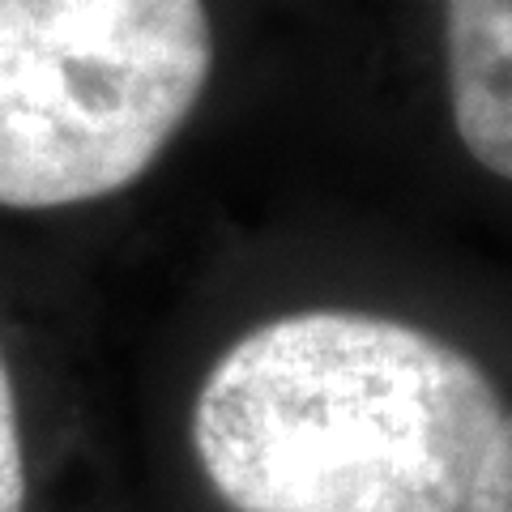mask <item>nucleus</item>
<instances>
[{"label": "nucleus", "instance_id": "1", "mask_svg": "<svg viewBox=\"0 0 512 512\" xmlns=\"http://www.w3.org/2000/svg\"><path fill=\"white\" fill-rule=\"evenodd\" d=\"M500 393L406 320L312 308L244 333L192 410V448L231 512H461Z\"/></svg>", "mask_w": 512, "mask_h": 512}, {"label": "nucleus", "instance_id": "2", "mask_svg": "<svg viewBox=\"0 0 512 512\" xmlns=\"http://www.w3.org/2000/svg\"><path fill=\"white\" fill-rule=\"evenodd\" d=\"M214 69L205 0H0V205L141 180Z\"/></svg>", "mask_w": 512, "mask_h": 512}, {"label": "nucleus", "instance_id": "3", "mask_svg": "<svg viewBox=\"0 0 512 512\" xmlns=\"http://www.w3.org/2000/svg\"><path fill=\"white\" fill-rule=\"evenodd\" d=\"M448 99L461 146L512 184V0H448Z\"/></svg>", "mask_w": 512, "mask_h": 512}, {"label": "nucleus", "instance_id": "4", "mask_svg": "<svg viewBox=\"0 0 512 512\" xmlns=\"http://www.w3.org/2000/svg\"><path fill=\"white\" fill-rule=\"evenodd\" d=\"M461 512H512V414L495 427Z\"/></svg>", "mask_w": 512, "mask_h": 512}, {"label": "nucleus", "instance_id": "5", "mask_svg": "<svg viewBox=\"0 0 512 512\" xmlns=\"http://www.w3.org/2000/svg\"><path fill=\"white\" fill-rule=\"evenodd\" d=\"M0 512H26V457L5 359H0Z\"/></svg>", "mask_w": 512, "mask_h": 512}]
</instances>
